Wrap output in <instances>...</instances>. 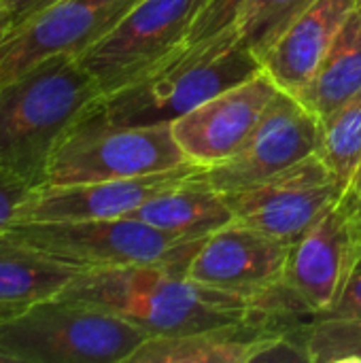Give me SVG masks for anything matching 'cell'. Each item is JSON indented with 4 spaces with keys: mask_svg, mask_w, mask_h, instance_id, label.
<instances>
[{
    "mask_svg": "<svg viewBox=\"0 0 361 363\" xmlns=\"http://www.w3.org/2000/svg\"><path fill=\"white\" fill-rule=\"evenodd\" d=\"M60 296L117 315L149 338L274 319L249 298L200 285L164 264L79 270Z\"/></svg>",
    "mask_w": 361,
    "mask_h": 363,
    "instance_id": "obj_1",
    "label": "cell"
},
{
    "mask_svg": "<svg viewBox=\"0 0 361 363\" xmlns=\"http://www.w3.org/2000/svg\"><path fill=\"white\" fill-rule=\"evenodd\" d=\"M260 70L262 62L240 40L238 28H232L200 43H183L126 85L100 96L87 117L126 125H170Z\"/></svg>",
    "mask_w": 361,
    "mask_h": 363,
    "instance_id": "obj_2",
    "label": "cell"
},
{
    "mask_svg": "<svg viewBox=\"0 0 361 363\" xmlns=\"http://www.w3.org/2000/svg\"><path fill=\"white\" fill-rule=\"evenodd\" d=\"M100 87L74 55L51 57L0 87V166L38 187Z\"/></svg>",
    "mask_w": 361,
    "mask_h": 363,
    "instance_id": "obj_3",
    "label": "cell"
},
{
    "mask_svg": "<svg viewBox=\"0 0 361 363\" xmlns=\"http://www.w3.org/2000/svg\"><path fill=\"white\" fill-rule=\"evenodd\" d=\"M140 328L62 296L0 315V351L13 363H128Z\"/></svg>",
    "mask_w": 361,
    "mask_h": 363,
    "instance_id": "obj_4",
    "label": "cell"
},
{
    "mask_svg": "<svg viewBox=\"0 0 361 363\" xmlns=\"http://www.w3.org/2000/svg\"><path fill=\"white\" fill-rule=\"evenodd\" d=\"M4 232L79 270L164 264L185 274L196 249L204 240L170 236L134 217L15 223Z\"/></svg>",
    "mask_w": 361,
    "mask_h": 363,
    "instance_id": "obj_5",
    "label": "cell"
},
{
    "mask_svg": "<svg viewBox=\"0 0 361 363\" xmlns=\"http://www.w3.org/2000/svg\"><path fill=\"white\" fill-rule=\"evenodd\" d=\"M189 162L166 123L126 125L87 117L60 145L40 185L149 177Z\"/></svg>",
    "mask_w": 361,
    "mask_h": 363,
    "instance_id": "obj_6",
    "label": "cell"
},
{
    "mask_svg": "<svg viewBox=\"0 0 361 363\" xmlns=\"http://www.w3.org/2000/svg\"><path fill=\"white\" fill-rule=\"evenodd\" d=\"M291 245L253 228L230 223L209 234L196 249L185 277L255 302L266 315H311L287 289Z\"/></svg>",
    "mask_w": 361,
    "mask_h": 363,
    "instance_id": "obj_7",
    "label": "cell"
},
{
    "mask_svg": "<svg viewBox=\"0 0 361 363\" xmlns=\"http://www.w3.org/2000/svg\"><path fill=\"white\" fill-rule=\"evenodd\" d=\"M204 0H138L79 60L100 87L115 91L187 40Z\"/></svg>",
    "mask_w": 361,
    "mask_h": 363,
    "instance_id": "obj_8",
    "label": "cell"
},
{
    "mask_svg": "<svg viewBox=\"0 0 361 363\" xmlns=\"http://www.w3.org/2000/svg\"><path fill=\"white\" fill-rule=\"evenodd\" d=\"M138 0H55L0 36V87L38 64L79 57Z\"/></svg>",
    "mask_w": 361,
    "mask_h": 363,
    "instance_id": "obj_9",
    "label": "cell"
},
{
    "mask_svg": "<svg viewBox=\"0 0 361 363\" xmlns=\"http://www.w3.org/2000/svg\"><path fill=\"white\" fill-rule=\"evenodd\" d=\"M234 223L283 242H298L340 198V187L319 153L249 187L223 194Z\"/></svg>",
    "mask_w": 361,
    "mask_h": 363,
    "instance_id": "obj_10",
    "label": "cell"
},
{
    "mask_svg": "<svg viewBox=\"0 0 361 363\" xmlns=\"http://www.w3.org/2000/svg\"><path fill=\"white\" fill-rule=\"evenodd\" d=\"M321 121L291 94L279 89L240 149L198 172L200 181L230 194L274 177L319 151Z\"/></svg>",
    "mask_w": 361,
    "mask_h": 363,
    "instance_id": "obj_11",
    "label": "cell"
},
{
    "mask_svg": "<svg viewBox=\"0 0 361 363\" xmlns=\"http://www.w3.org/2000/svg\"><path fill=\"white\" fill-rule=\"evenodd\" d=\"M202 168L204 166L189 162L174 170L149 177L40 185L28 194L11 225L36 221H87L130 217L145 202L185 183Z\"/></svg>",
    "mask_w": 361,
    "mask_h": 363,
    "instance_id": "obj_12",
    "label": "cell"
},
{
    "mask_svg": "<svg viewBox=\"0 0 361 363\" xmlns=\"http://www.w3.org/2000/svg\"><path fill=\"white\" fill-rule=\"evenodd\" d=\"M361 247L343 200L291 245L285 285L294 298L313 315L323 317L340 302L353 272Z\"/></svg>",
    "mask_w": 361,
    "mask_h": 363,
    "instance_id": "obj_13",
    "label": "cell"
},
{
    "mask_svg": "<svg viewBox=\"0 0 361 363\" xmlns=\"http://www.w3.org/2000/svg\"><path fill=\"white\" fill-rule=\"evenodd\" d=\"M277 94V83L260 70L172 121V134L187 160L215 166L240 149Z\"/></svg>",
    "mask_w": 361,
    "mask_h": 363,
    "instance_id": "obj_14",
    "label": "cell"
},
{
    "mask_svg": "<svg viewBox=\"0 0 361 363\" xmlns=\"http://www.w3.org/2000/svg\"><path fill=\"white\" fill-rule=\"evenodd\" d=\"M360 0H317L277 38L262 57V70L279 89L298 96Z\"/></svg>",
    "mask_w": 361,
    "mask_h": 363,
    "instance_id": "obj_15",
    "label": "cell"
},
{
    "mask_svg": "<svg viewBox=\"0 0 361 363\" xmlns=\"http://www.w3.org/2000/svg\"><path fill=\"white\" fill-rule=\"evenodd\" d=\"M272 332H279L274 319H255L181 336H151L128 363H251L257 347Z\"/></svg>",
    "mask_w": 361,
    "mask_h": 363,
    "instance_id": "obj_16",
    "label": "cell"
},
{
    "mask_svg": "<svg viewBox=\"0 0 361 363\" xmlns=\"http://www.w3.org/2000/svg\"><path fill=\"white\" fill-rule=\"evenodd\" d=\"M130 217L140 219L170 236L202 240L209 234L234 223L226 196L204 181L198 172L185 183L151 198Z\"/></svg>",
    "mask_w": 361,
    "mask_h": 363,
    "instance_id": "obj_17",
    "label": "cell"
},
{
    "mask_svg": "<svg viewBox=\"0 0 361 363\" xmlns=\"http://www.w3.org/2000/svg\"><path fill=\"white\" fill-rule=\"evenodd\" d=\"M77 272L79 268L0 232V315L60 296Z\"/></svg>",
    "mask_w": 361,
    "mask_h": 363,
    "instance_id": "obj_18",
    "label": "cell"
},
{
    "mask_svg": "<svg viewBox=\"0 0 361 363\" xmlns=\"http://www.w3.org/2000/svg\"><path fill=\"white\" fill-rule=\"evenodd\" d=\"M361 91V0L328 49L311 81L296 96L319 121Z\"/></svg>",
    "mask_w": 361,
    "mask_h": 363,
    "instance_id": "obj_19",
    "label": "cell"
},
{
    "mask_svg": "<svg viewBox=\"0 0 361 363\" xmlns=\"http://www.w3.org/2000/svg\"><path fill=\"white\" fill-rule=\"evenodd\" d=\"M317 153L336 179L343 196L361 166V91L321 121Z\"/></svg>",
    "mask_w": 361,
    "mask_h": 363,
    "instance_id": "obj_20",
    "label": "cell"
},
{
    "mask_svg": "<svg viewBox=\"0 0 361 363\" xmlns=\"http://www.w3.org/2000/svg\"><path fill=\"white\" fill-rule=\"evenodd\" d=\"M317 0H249L238 17L240 40L262 57L277 43V38Z\"/></svg>",
    "mask_w": 361,
    "mask_h": 363,
    "instance_id": "obj_21",
    "label": "cell"
},
{
    "mask_svg": "<svg viewBox=\"0 0 361 363\" xmlns=\"http://www.w3.org/2000/svg\"><path fill=\"white\" fill-rule=\"evenodd\" d=\"M249 0H204L202 9L198 11L187 40L185 43H200L221 32L236 28L238 17Z\"/></svg>",
    "mask_w": 361,
    "mask_h": 363,
    "instance_id": "obj_22",
    "label": "cell"
},
{
    "mask_svg": "<svg viewBox=\"0 0 361 363\" xmlns=\"http://www.w3.org/2000/svg\"><path fill=\"white\" fill-rule=\"evenodd\" d=\"M34 187L19 174L0 166V232H4L13 221L23 200Z\"/></svg>",
    "mask_w": 361,
    "mask_h": 363,
    "instance_id": "obj_23",
    "label": "cell"
},
{
    "mask_svg": "<svg viewBox=\"0 0 361 363\" xmlns=\"http://www.w3.org/2000/svg\"><path fill=\"white\" fill-rule=\"evenodd\" d=\"M328 315H347V317H361V270H355L340 302Z\"/></svg>",
    "mask_w": 361,
    "mask_h": 363,
    "instance_id": "obj_24",
    "label": "cell"
},
{
    "mask_svg": "<svg viewBox=\"0 0 361 363\" xmlns=\"http://www.w3.org/2000/svg\"><path fill=\"white\" fill-rule=\"evenodd\" d=\"M345 208H347V215L351 219V225H353V232H355V238L361 247V166L355 174V179L351 181L349 189L340 196Z\"/></svg>",
    "mask_w": 361,
    "mask_h": 363,
    "instance_id": "obj_25",
    "label": "cell"
},
{
    "mask_svg": "<svg viewBox=\"0 0 361 363\" xmlns=\"http://www.w3.org/2000/svg\"><path fill=\"white\" fill-rule=\"evenodd\" d=\"M4 4V9L9 11V17H11V26L23 21L26 17H30L32 13L45 9L47 4L55 2V0H0ZM9 26V28H11Z\"/></svg>",
    "mask_w": 361,
    "mask_h": 363,
    "instance_id": "obj_26",
    "label": "cell"
},
{
    "mask_svg": "<svg viewBox=\"0 0 361 363\" xmlns=\"http://www.w3.org/2000/svg\"><path fill=\"white\" fill-rule=\"evenodd\" d=\"M11 26V17H9V11L4 9V4L0 2V36L9 30Z\"/></svg>",
    "mask_w": 361,
    "mask_h": 363,
    "instance_id": "obj_27",
    "label": "cell"
},
{
    "mask_svg": "<svg viewBox=\"0 0 361 363\" xmlns=\"http://www.w3.org/2000/svg\"><path fill=\"white\" fill-rule=\"evenodd\" d=\"M0 363H13V362H11V357H9V355H4V353L0 351Z\"/></svg>",
    "mask_w": 361,
    "mask_h": 363,
    "instance_id": "obj_28",
    "label": "cell"
},
{
    "mask_svg": "<svg viewBox=\"0 0 361 363\" xmlns=\"http://www.w3.org/2000/svg\"><path fill=\"white\" fill-rule=\"evenodd\" d=\"M357 270H361V257H360V262H357Z\"/></svg>",
    "mask_w": 361,
    "mask_h": 363,
    "instance_id": "obj_29",
    "label": "cell"
}]
</instances>
